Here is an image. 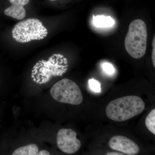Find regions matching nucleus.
<instances>
[{
    "mask_svg": "<svg viewBox=\"0 0 155 155\" xmlns=\"http://www.w3.org/2000/svg\"><path fill=\"white\" fill-rule=\"evenodd\" d=\"M145 105L137 96H127L112 101L107 106L106 114L109 119L124 122L138 116L144 110Z\"/></svg>",
    "mask_w": 155,
    "mask_h": 155,
    "instance_id": "obj_1",
    "label": "nucleus"
},
{
    "mask_svg": "<svg viewBox=\"0 0 155 155\" xmlns=\"http://www.w3.org/2000/svg\"><path fill=\"white\" fill-rule=\"evenodd\" d=\"M147 40V32L144 21L137 19L130 22L125 40L128 54L134 59L143 57L146 52Z\"/></svg>",
    "mask_w": 155,
    "mask_h": 155,
    "instance_id": "obj_2",
    "label": "nucleus"
},
{
    "mask_svg": "<svg viewBox=\"0 0 155 155\" xmlns=\"http://www.w3.org/2000/svg\"><path fill=\"white\" fill-rule=\"evenodd\" d=\"M61 54L53 55L48 61H39L31 70V77L34 81L41 84L49 81L53 76H62L67 71V59Z\"/></svg>",
    "mask_w": 155,
    "mask_h": 155,
    "instance_id": "obj_3",
    "label": "nucleus"
},
{
    "mask_svg": "<svg viewBox=\"0 0 155 155\" xmlns=\"http://www.w3.org/2000/svg\"><path fill=\"white\" fill-rule=\"evenodd\" d=\"M12 34L16 41L25 43L31 41L44 39L47 36L48 31L38 19L29 18L14 25Z\"/></svg>",
    "mask_w": 155,
    "mask_h": 155,
    "instance_id": "obj_4",
    "label": "nucleus"
},
{
    "mask_svg": "<svg viewBox=\"0 0 155 155\" xmlns=\"http://www.w3.org/2000/svg\"><path fill=\"white\" fill-rule=\"evenodd\" d=\"M50 94L54 99L60 103L78 105L83 101L79 86L68 78H64L54 84L50 90Z\"/></svg>",
    "mask_w": 155,
    "mask_h": 155,
    "instance_id": "obj_5",
    "label": "nucleus"
},
{
    "mask_svg": "<svg viewBox=\"0 0 155 155\" xmlns=\"http://www.w3.org/2000/svg\"><path fill=\"white\" fill-rule=\"evenodd\" d=\"M77 133L71 129L63 128L58 131L57 143L59 149L67 154L75 153L81 147V142L77 137Z\"/></svg>",
    "mask_w": 155,
    "mask_h": 155,
    "instance_id": "obj_6",
    "label": "nucleus"
},
{
    "mask_svg": "<svg viewBox=\"0 0 155 155\" xmlns=\"http://www.w3.org/2000/svg\"><path fill=\"white\" fill-rule=\"evenodd\" d=\"M109 146L112 149L128 155H135L140 151L138 146L130 139L124 136L116 135L110 139Z\"/></svg>",
    "mask_w": 155,
    "mask_h": 155,
    "instance_id": "obj_7",
    "label": "nucleus"
},
{
    "mask_svg": "<svg viewBox=\"0 0 155 155\" xmlns=\"http://www.w3.org/2000/svg\"><path fill=\"white\" fill-rule=\"evenodd\" d=\"M11 6L4 11L6 16L17 20H22L26 16V12L24 6L29 2V0H9Z\"/></svg>",
    "mask_w": 155,
    "mask_h": 155,
    "instance_id": "obj_8",
    "label": "nucleus"
},
{
    "mask_svg": "<svg viewBox=\"0 0 155 155\" xmlns=\"http://www.w3.org/2000/svg\"><path fill=\"white\" fill-rule=\"evenodd\" d=\"M94 24L96 27L98 28H109L112 27L115 24V21L112 17L108 16L98 15L94 16Z\"/></svg>",
    "mask_w": 155,
    "mask_h": 155,
    "instance_id": "obj_9",
    "label": "nucleus"
},
{
    "mask_svg": "<svg viewBox=\"0 0 155 155\" xmlns=\"http://www.w3.org/2000/svg\"><path fill=\"white\" fill-rule=\"evenodd\" d=\"M39 151L37 145L30 144L15 150L12 155H36Z\"/></svg>",
    "mask_w": 155,
    "mask_h": 155,
    "instance_id": "obj_10",
    "label": "nucleus"
},
{
    "mask_svg": "<svg viewBox=\"0 0 155 155\" xmlns=\"http://www.w3.org/2000/svg\"><path fill=\"white\" fill-rule=\"evenodd\" d=\"M147 128L153 134H155V109H153L148 115L145 120Z\"/></svg>",
    "mask_w": 155,
    "mask_h": 155,
    "instance_id": "obj_11",
    "label": "nucleus"
},
{
    "mask_svg": "<svg viewBox=\"0 0 155 155\" xmlns=\"http://www.w3.org/2000/svg\"><path fill=\"white\" fill-rule=\"evenodd\" d=\"M88 86L91 90L95 93H100L101 91V84L98 81L92 78L88 80Z\"/></svg>",
    "mask_w": 155,
    "mask_h": 155,
    "instance_id": "obj_12",
    "label": "nucleus"
},
{
    "mask_svg": "<svg viewBox=\"0 0 155 155\" xmlns=\"http://www.w3.org/2000/svg\"><path fill=\"white\" fill-rule=\"evenodd\" d=\"M103 71L108 75H114L115 73V69L114 66L110 63L105 62L102 65Z\"/></svg>",
    "mask_w": 155,
    "mask_h": 155,
    "instance_id": "obj_13",
    "label": "nucleus"
},
{
    "mask_svg": "<svg viewBox=\"0 0 155 155\" xmlns=\"http://www.w3.org/2000/svg\"><path fill=\"white\" fill-rule=\"evenodd\" d=\"M153 50L152 53V62L153 65L154 67H155V36L154 37V38L153 39Z\"/></svg>",
    "mask_w": 155,
    "mask_h": 155,
    "instance_id": "obj_14",
    "label": "nucleus"
},
{
    "mask_svg": "<svg viewBox=\"0 0 155 155\" xmlns=\"http://www.w3.org/2000/svg\"><path fill=\"white\" fill-rule=\"evenodd\" d=\"M38 155H49L50 153L46 150H42L38 151Z\"/></svg>",
    "mask_w": 155,
    "mask_h": 155,
    "instance_id": "obj_15",
    "label": "nucleus"
},
{
    "mask_svg": "<svg viewBox=\"0 0 155 155\" xmlns=\"http://www.w3.org/2000/svg\"><path fill=\"white\" fill-rule=\"evenodd\" d=\"M107 155H124V154H122L121 153H117V152H110V153H107Z\"/></svg>",
    "mask_w": 155,
    "mask_h": 155,
    "instance_id": "obj_16",
    "label": "nucleus"
},
{
    "mask_svg": "<svg viewBox=\"0 0 155 155\" xmlns=\"http://www.w3.org/2000/svg\"><path fill=\"white\" fill-rule=\"evenodd\" d=\"M50 1H51V2H54V1H56V0H49Z\"/></svg>",
    "mask_w": 155,
    "mask_h": 155,
    "instance_id": "obj_17",
    "label": "nucleus"
}]
</instances>
